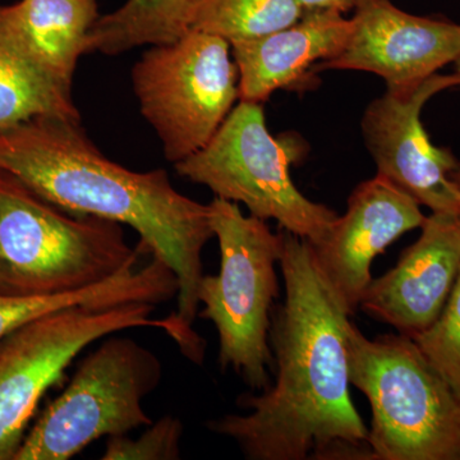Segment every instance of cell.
Returning <instances> with one entry per match:
<instances>
[{"instance_id":"6da1fadb","label":"cell","mask_w":460,"mask_h":460,"mask_svg":"<svg viewBox=\"0 0 460 460\" xmlns=\"http://www.w3.org/2000/svg\"><path fill=\"white\" fill-rule=\"evenodd\" d=\"M286 298L272 314L277 380L239 396L242 414L206 428L250 460H375L350 396L347 328L352 313L321 271L313 244L283 230Z\"/></svg>"},{"instance_id":"52a82bcc","label":"cell","mask_w":460,"mask_h":460,"mask_svg":"<svg viewBox=\"0 0 460 460\" xmlns=\"http://www.w3.org/2000/svg\"><path fill=\"white\" fill-rule=\"evenodd\" d=\"M162 378L163 363L137 341L105 339L27 431L13 460H68L100 438L147 428L144 399Z\"/></svg>"},{"instance_id":"e0dca14e","label":"cell","mask_w":460,"mask_h":460,"mask_svg":"<svg viewBox=\"0 0 460 460\" xmlns=\"http://www.w3.org/2000/svg\"><path fill=\"white\" fill-rule=\"evenodd\" d=\"M38 117L81 119L72 89L30 54L0 14V128Z\"/></svg>"},{"instance_id":"3957f363","label":"cell","mask_w":460,"mask_h":460,"mask_svg":"<svg viewBox=\"0 0 460 460\" xmlns=\"http://www.w3.org/2000/svg\"><path fill=\"white\" fill-rule=\"evenodd\" d=\"M146 253L127 242L122 224L66 211L0 171V295L80 292Z\"/></svg>"},{"instance_id":"d6986e66","label":"cell","mask_w":460,"mask_h":460,"mask_svg":"<svg viewBox=\"0 0 460 460\" xmlns=\"http://www.w3.org/2000/svg\"><path fill=\"white\" fill-rule=\"evenodd\" d=\"M304 14L298 0H204L192 31L219 36L232 45L279 31Z\"/></svg>"},{"instance_id":"277c9868","label":"cell","mask_w":460,"mask_h":460,"mask_svg":"<svg viewBox=\"0 0 460 460\" xmlns=\"http://www.w3.org/2000/svg\"><path fill=\"white\" fill-rule=\"evenodd\" d=\"M350 385L370 402L375 460H460V399L413 339L347 328Z\"/></svg>"},{"instance_id":"ba28073f","label":"cell","mask_w":460,"mask_h":460,"mask_svg":"<svg viewBox=\"0 0 460 460\" xmlns=\"http://www.w3.org/2000/svg\"><path fill=\"white\" fill-rule=\"evenodd\" d=\"M155 305L63 308L0 339V460H13L42 396L84 348L123 330H164L184 353L190 341L172 314L155 319Z\"/></svg>"},{"instance_id":"9a60e30c","label":"cell","mask_w":460,"mask_h":460,"mask_svg":"<svg viewBox=\"0 0 460 460\" xmlns=\"http://www.w3.org/2000/svg\"><path fill=\"white\" fill-rule=\"evenodd\" d=\"M0 14L30 54L72 89L87 35L99 18L96 0H20L0 7Z\"/></svg>"},{"instance_id":"ffe728a7","label":"cell","mask_w":460,"mask_h":460,"mask_svg":"<svg viewBox=\"0 0 460 460\" xmlns=\"http://www.w3.org/2000/svg\"><path fill=\"white\" fill-rule=\"evenodd\" d=\"M411 339L460 399V271L440 316Z\"/></svg>"},{"instance_id":"4fadbf2b","label":"cell","mask_w":460,"mask_h":460,"mask_svg":"<svg viewBox=\"0 0 460 460\" xmlns=\"http://www.w3.org/2000/svg\"><path fill=\"white\" fill-rule=\"evenodd\" d=\"M396 263L372 279L359 308L413 338L440 316L460 271V214L432 213Z\"/></svg>"},{"instance_id":"7c38bea8","label":"cell","mask_w":460,"mask_h":460,"mask_svg":"<svg viewBox=\"0 0 460 460\" xmlns=\"http://www.w3.org/2000/svg\"><path fill=\"white\" fill-rule=\"evenodd\" d=\"M425 219L419 202L381 175L353 190L345 214L313 246L321 271L352 314L370 287L375 257Z\"/></svg>"},{"instance_id":"44dd1931","label":"cell","mask_w":460,"mask_h":460,"mask_svg":"<svg viewBox=\"0 0 460 460\" xmlns=\"http://www.w3.org/2000/svg\"><path fill=\"white\" fill-rule=\"evenodd\" d=\"M184 426L177 417H162L137 438L128 435L108 438L102 460H178Z\"/></svg>"},{"instance_id":"2e32d148","label":"cell","mask_w":460,"mask_h":460,"mask_svg":"<svg viewBox=\"0 0 460 460\" xmlns=\"http://www.w3.org/2000/svg\"><path fill=\"white\" fill-rule=\"evenodd\" d=\"M144 266L132 265L114 277L80 292L59 296L0 295V339L30 321L63 308L114 307L127 304L162 305L180 292L177 275L159 257Z\"/></svg>"},{"instance_id":"9c48e42d","label":"cell","mask_w":460,"mask_h":460,"mask_svg":"<svg viewBox=\"0 0 460 460\" xmlns=\"http://www.w3.org/2000/svg\"><path fill=\"white\" fill-rule=\"evenodd\" d=\"M230 44L190 31L145 51L132 69L141 114L155 129L172 164L204 148L239 99V75Z\"/></svg>"},{"instance_id":"ac0fdd59","label":"cell","mask_w":460,"mask_h":460,"mask_svg":"<svg viewBox=\"0 0 460 460\" xmlns=\"http://www.w3.org/2000/svg\"><path fill=\"white\" fill-rule=\"evenodd\" d=\"M204 0H127L95 21L84 53L118 56L142 45H165L192 31Z\"/></svg>"},{"instance_id":"5b68a950","label":"cell","mask_w":460,"mask_h":460,"mask_svg":"<svg viewBox=\"0 0 460 460\" xmlns=\"http://www.w3.org/2000/svg\"><path fill=\"white\" fill-rule=\"evenodd\" d=\"M210 224L220 248L217 275H204L199 287V316L219 335V365L232 368L251 389L271 385L275 368L270 345L272 305L279 296L275 266L283 253V232L244 215L237 202L214 198Z\"/></svg>"},{"instance_id":"8992f818","label":"cell","mask_w":460,"mask_h":460,"mask_svg":"<svg viewBox=\"0 0 460 460\" xmlns=\"http://www.w3.org/2000/svg\"><path fill=\"white\" fill-rule=\"evenodd\" d=\"M295 159L269 132L262 104L239 102L213 140L174 165L181 178L208 187L215 198L243 204L252 217L275 220L317 246L339 215L299 192L290 177Z\"/></svg>"},{"instance_id":"8fae6325","label":"cell","mask_w":460,"mask_h":460,"mask_svg":"<svg viewBox=\"0 0 460 460\" xmlns=\"http://www.w3.org/2000/svg\"><path fill=\"white\" fill-rule=\"evenodd\" d=\"M349 36L343 50L314 66V75L330 69L370 72L387 90L416 86L456 62L460 25L413 16L392 0H354Z\"/></svg>"},{"instance_id":"5bb4252c","label":"cell","mask_w":460,"mask_h":460,"mask_svg":"<svg viewBox=\"0 0 460 460\" xmlns=\"http://www.w3.org/2000/svg\"><path fill=\"white\" fill-rule=\"evenodd\" d=\"M350 18L335 9L305 11L292 26L230 45L238 68L239 100L262 104L277 90H308L314 66L343 50Z\"/></svg>"},{"instance_id":"cb8c5ba5","label":"cell","mask_w":460,"mask_h":460,"mask_svg":"<svg viewBox=\"0 0 460 460\" xmlns=\"http://www.w3.org/2000/svg\"><path fill=\"white\" fill-rule=\"evenodd\" d=\"M454 63H456V74L460 75V54H459L458 58H456V62H454Z\"/></svg>"},{"instance_id":"30bf717a","label":"cell","mask_w":460,"mask_h":460,"mask_svg":"<svg viewBox=\"0 0 460 460\" xmlns=\"http://www.w3.org/2000/svg\"><path fill=\"white\" fill-rule=\"evenodd\" d=\"M460 86V75H434L416 86L387 90L368 104L362 118L366 147L377 174L432 213L460 214L453 172L460 163L449 148L436 147L420 113L436 93Z\"/></svg>"},{"instance_id":"603a6c76","label":"cell","mask_w":460,"mask_h":460,"mask_svg":"<svg viewBox=\"0 0 460 460\" xmlns=\"http://www.w3.org/2000/svg\"><path fill=\"white\" fill-rule=\"evenodd\" d=\"M453 181H454V183H456V190H458L459 199H460V164H459V168L456 169V171L453 172Z\"/></svg>"},{"instance_id":"7a4b0ae2","label":"cell","mask_w":460,"mask_h":460,"mask_svg":"<svg viewBox=\"0 0 460 460\" xmlns=\"http://www.w3.org/2000/svg\"><path fill=\"white\" fill-rule=\"evenodd\" d=\"M0 171L75 214L131 226L180 281L174 314L190 337L199 316L202 251L214 237L208 205L181 195L164 169L133 172L108 159L81 119L38 117L0 128Z\"/></svg>"},{"instance_id":"7402d4cb","label":"cell","mask_w":460,"mask_h":460,"mask_svg":"<svg viewBox=\"0 0 460 460\" xmlns=\"http://www.w3.org/2000/svg\"><path fill=\"white\" fill-rule=\"evenodd\" d=\"M305 11H316V9H335V11L347 13L352 11L354 0H298Z\"/></svg>"}]
</instances>
